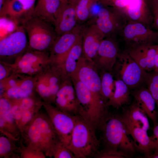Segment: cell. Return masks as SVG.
Listing matches in <instances>:
<instances>
[{"mask_svg":"<svg viewBox=\"0 0 158 158\" xmlns=\"http://www.w3.org/2000/svg\"><path fill=\"white\" fill-rule=\"evenodd\" d=\"M20 133V140L24 145L42 152L51 158L56 146L61 141L47 113L40 111Z\"/></svg>","mask_w":158,"mask_h":158,"instance_id":"cell-1","label":"cell"},{"mask_svg":"<svg viewBox=\"0 0 158 158\" xmlns=\"http://www.w3.org/2000/svg\"><path fill=\"white\" fill-rule=\"evenodd\" d=\"M71 75L76 77L89 89L91 93L97 120L99 122L104 121L108 117L110 112L101 95L100 77L93 63L86 59L83 55Z\"/></svg>","mask_w":158,"mask_h":158,"instance_id":"cell-2","label":"cell"},{"mask_svg":"<svg viewBox=\"0 0 158 158\" xmlns=\"http://www.w3.org/2000/svg\"><path fill=\"white\" fill-rule=\"evenodd\" d=\"M100 130L103 148L120 151L131 157L137 152L134 141L129 137L119 115L111 113Z\"/></svg>","mask_w":158,"mask_h":158,"instance_id":"cell-3","label":"cell"},{"mask_svg":"<svg viewBox=\"0 0 158 158\" xmlns=\"http://www.w3.org/2000/svg\"><path fill=\"white\" fill-rule=\"evenodd\" d=\"M96 129L79 115L75 116V123L68 148L75 158L92 157L99 150L100 141Z\"/></svg>","mask_w":158,"mask_h":158,"instance_id":"cell-4","label":"cell"},{"mask_svg":"<svg viewBox=\"0 0 158 158\" xmlns=\"http://www.w3.org/2000/svg\"><path fill=\"white\" fill-rule=\"evenodd\" d=\"M28 38V48L41 51H49L57 37L54 25L34 14L21 25Z\"/></svg>","mask_w":158,"mask_h":158,"instance_id":"cell-5","label":"cell"},{"mask_svg":"<svg viewBox=\"0 0 158 158\" xmlns=\"http://www.w3.org/2000/svg\"><path fill=\"white\" fill-rule=\"evenodd\" d=\"M47 66L35 78V88L46 103H54L56 96L64 76L61 70L53 65Z\"/></svg>","mask_w":158,"mask_h":158,"instance_id":"cell-6","label":"cell"},{"mask_svg":"<svg viewBox=\"0 0 158 158\" xmlns=\"http://www.w3.org/2000/svg\"><path fill=\"white\" fill-rule=\"evenodd\" d=\"M116 63L118 78L123 80L130 89H135L145 83L147 72L124 51L119 52Z\"/></svg>","mask_w":158,"mask_h":158,"instance_id":"cell-7","label":"cell"},{"mask_svg":"<svg viewBox=\"0 0 158 158\" xmlns=\"http://www.w3.org/2000/svg\"><path fill=\"white\" fill-rule=\"evenodd\" d=\"M51 61L49 51H41L28 48L17 58L11 67L17 73L29 76H36L47 66Z\"/></svg>","mask_w":158,"mask_h":158,"instance_id":"cell-8","label":"cell"},{"mask_svg":"<svg viewBox=\"0 0 158 158\" xmlns=\"http://www.w3.org/2000/svg\"><path fill=\"white\" fill-rule=\"evenodd\" d=\"M127 22L121 11L104 6L99 10L95 23L105 38H114L117 34H120Z\"/></svg>","mask_w":158,"mask_h":158,"instance_id":"cell-9","label":"cell"},{"mask_svg":"<svg viewBox=\"0 0 158 158\" xmlns=\"http://www.w3.org/2000/svg\"><path fill=\"white\" fill-rule=\"evenodd\" d=\"M43 106L60 140L68 147L75 125V116L63 112L51 104L43 102Z\"/></svg>","mask_w":158,"mask_h":158,"instance_id":"cell-10","label":"cell"},{"mask_svg":"<svg viewBox=\"0 0 158 158\" xmlns=\"http://www.w3.org/2000/svg\"><path fill=\"white\" fill-rule=\"evenodd\" d=\"M84 27L79 24L71 31L57 37L49 51L52 64L61 67L69 51L82 37Z\"/></svg>","mask_w":158,"mask_h":158,"instance_id":"cell-11","label":"cell"},{"mask_svg":"<svg viewBox=\"0 0 158 158\" xmlns=\"http://www.w3.org/2000/svg\"><path fill=\"white\" fill-rule=\"evenodd\" d=\"M54 104L56 107L63 112L73 116L79 115L81 107L70 77L63 78Z\"/></svg>","mask_w":158,"mask_h":158,"instance_id":"cell-12","label":"cell"},{"mask_svg":"<svg viewBox=\"0 0 158 158\" xmlns=\"http://www.w3.org/2000/svg\"><path fill=\"white\" fill-rule=\"evenodd\" d=\"M26 34L24 29L20 25L13 32L1 39V58L19 56L22 54L28 47Z\"/></svg>","mask_w":158,"mask_h":158,"instance_id":"cell-13","label":"cell"},{"mask_svg":"<svg viewBox=\"0 0 158 158\" xmlns=\"http://www.w3.org/2000/svg\"><path fill=\"white\" fill-rule=\"evenodd\" d=\"M120 34L127 45L158 41V32L139 22L128 21Z\"/></svg>","mask_w":158,"mask_h":158,"instance_id":"cell-14","label":"cell"},{"mask_svg":"<svg viewBox=\"0 0 158 158\" xmlns=\"http://www.w3.org/2000/svg\"><path fill=\"white\" fill-rule=\"evenodd\" d=\"M118 51V44L114 38H104L93 61L97 70L111 71L116 62Z\"/></svg>","mask_w":158,"mask_h":158,"instance_id":"cell-15","label":"cell"},{"mask_svg":"<svg viewBox=\"0 0 158 158\" xmlns=\"http://www.w3.org/2000/svg\"><path fill=\"white\" fill-rule=\"evenodd\" d=\"M157 44L142 43L127 45L125 50L144 70L154 71Z\"/></svg>","mask_w":158,"mask_h":158,"instance_id":"cell-16","label":"cell"},{"mask_svg":"<svg viewBox=\"0 0 158 158\" xmlns=\"http://www.w3.org/2000/svg\"><path fill=\"white\" fill-rule=\"evenodd\" d=\"M0 130L3 135L16 141L21 138V133L11 110L9 100L3 96L0 99Z\"/></svg>","mask_w":158,"mask_h":158,"instance_id":"cell-17","label":"cell"},{"mask_svg":"<svg viewBox=\"0 0 158 158\" xmlns=\"http://www.w3.org/2000/svg\"><path fill=\"white\" fill-rule=\"evenodd\" d=\"M104 35L95 23L84 26L82 35L83 56L93 62Z\"/></svg>","mask_w":158,"mask_h":158,"instance_id":"cell-18","label":"cell"},{"mask_svg":"<svg viewBox=\"0 0 158 158\" xmlns=\"http://www.w3.org/2000/svg\"><path fill=\"white\" fill-rule=\"evenodd\" d=\"M121 108L119 116L126 126L140 127L147 131L150 129L148 117L135 100Z\"/></svg>","mask_w":158,"mask_h":158,"instance_id":"cell-19","label":"cell"},{"mask_svg":"<svg viewBox=\"0 0 158 158\" xmlns=\"http://www.w3.org/2000/svg\"><path fill=\"white\" fill-rule=\"evenodd\" d=\"M78 23L75 5L64 4L57 13L54 25L57 36L71 31Z\"/></svg>","mask_w":158,"mask_h":158,"instance_id":"cell-20","label":"cell"},{"mask_svg":"<svg viewBox=\"0 0 158 158\" xmlns=\"http://www.w3.org/2000/svg\"><path fill=\"white\" fill-rule=\"evenodd\" d=\"M146 0H131L122 11L128 21L140 23L148 27L153 23V16L147 6Z\"/></svg>","mask_w":158,"mask_h":158,"instance_id":"cell-21","label":"cell"},{"mask_svg":"<svg viewBox=\"0 0 158 158\" xmlns=\"http://www.w3.org/2000/svg\"><path fill=\"white\" fill-rule=\"evenodd\" d=\"M125 126L127 134L133 138L137 152L144 154L145 157L150 158L154 150V141L151 136H149L147 131L140 127Z\"/></svg>","mask_w":158,"mask_h":158,"instance_id":"cell-22","label":"cell"},{"mask_svg":"<svg viewBox=\"0 0 158 158\" xmlns=\"http://www.w3.org/2000/svg\"><path fill=\"white\" fill-rule=\"evenodd\" d=\"M130 95L148 118L152 121L154 126L158 121V114L156 107V102L148 88L140 87L130 92Z\"/></svg>","mask_w":158,"mask_h":158,"instance_id":"cell-23","label":"cell"},{"mask_svg":"<svg viewBox=\"0 0 158 158\" xmlns=\"http://www.w3.org/2000/svg\"><path fill=\"white\" fill-rule=\"evenodd\" d=\"M34 14L54 26L59 11L65 4L61 0H37Z\"/></svg>","mask_w":158,"mask_h":158,"instance_id":"cell-24","label":"cell"},{"mask_svg":"<svg viewBox=\"0 0 158 158\" xmlns=\"http://www.w3.org/2000/svg\"><path fill=\"white\" fill-rule=\"evenodd\" d=\"M24 76L14 87L6 89L3 96L12 99H20L30 96L35 88V78Z\"/></svg>","mask_w":158,"mask_h":158,"instance_id":"cell-25","label":"cell"},{"mask_svg":"<svg viewBox=\"0 0 158 158\" xmlns=\"http://www.w3.org/2000/svg\"><path fill=\"white\" fill-rule=\"evenodd\" d=\"M115 90L112 96L106 103L107 107L111 106L117 109L130 104V92L126 84L122 80H115Z\"/></svg>","mask_w":158,"mask_h":158,"instance_id":"cell-26","label":"cell"},{"mask_svg":"<svg viewBox=\"0 0 158 158\" xmlns=\"http://www.w3.org/2000/svg\"><path fill=\"white\" fill-rule=\"evenodd\" d=\"M83 55L82 37L69 51L60 68L64 75L70 77L74 72Z\"/></svg>","mask_w":158,"mask_h":158,"instance_id":"cell-27","label":"cell"},{"mask_svg":"<svg viewBox=\"0 0 158 158\" xmlns=\"http://www.w3.org/2000/svg\"><path fill=\"white\" fill-rule=\"evenodd\" d=\"M14 140L3 135L0 137V158H20L18 146Z\"/></svg>","mask_w":158,"mask_h":158,"instance_id":"cell-28","label":"cell"},{"mask_svg":"<svg viewBox=\"0 0 158 158\" xmlns=\"http://www.w3.org/2000/svg\"><path fill=\"white\" fill-rule=\"evenodd\" d=\"M109 72L102 71L100 75L101 94L106 103L113 95L115 90V80Z\"/></svg>","mask_w":158,"mask_h":158,"instance_id":"cell-29","label":"cell"},{"mask_svg":"<svg viewBox=\"0 0 158 158\" xmlns=\"http://www.w3.org/2000/svg\"><path fill=\"white\" fill-rule=\"evenodd\" d=\"M98 0H79L75 5L76 15L78 23L87 21L90 16L92 6Z\"/></svg>","mask_w":158,"mask_h":158,"instance_id":"cell-30","label":"cell"},{"mask_svg":"<svg viewBox=\"0 0 158 158\" xmlns=\"http://www.w3.org/2000/svg\"><path fill=\"white\" fill-rule=\"evenodd\" d=\"M145 83L155 100L158 114V72H148Z\"/></svg>","mask_w":158,"mask_h":158,"instance_id":"cell-31","label":"cell"},{"mask_svg":"<svg viewBox=\"0 0 158 158\" xmlns=\"http://www.w3.org/2000/svg\"><path fill=\"white\" fill-rule=\"evenodd\" d=\"M18 142V150L20 158H45L46 157V156L43 152L25 146L20 140Z\"/></svg>","mask_w":158,"mask_h":158,"instance_id":"cell-32","label":"cell"},{"mask_svg":"<svg viewBox=\"0 0 158 158\" xmlns=\"http://www.w3.org/2000/svg\"><path fill=\"white\" fill-rule=\"evenodd\" d=\"M43 104V102H41L32 108L23 111L22 118L18 126L20 132L23 127L31 120L34 116L39 111Z\"/></svg>","mask_w":158,"mask_h":158,"instance_id":"cell-33","label":"cell"},{"mask_svg":"<svg viewBox=\"0 0 158 158\" xmlns=\"http://www.w3.org/2000/svg\"><path fill=\"white\" fill-rule=\"evenodd\" d=\"M95 158H127L131 157L122 152L111 149L103 148L99 150L93 156Z\"/></svg>","mask_w":158,"mask_h":158,"instance_id":"cell-34","label":"cell"},{"mask_svg":"<svg viewBox=\"0 0 158 158\" xmlns=\"http://www.w3.org/2000/svg\"><path fill=\"white\" fill-rule=\"evenodd\" d=\"M52 157L54 158H75L69 149L61 141L59 142L55 147Z\"/></svg>","mask_w":158,"mask_h":158,"instance_id":"cell-35","label":"cell"},{"mask_svg":"<svg viewBox=\"0 0 158 158\" xmlns=\"http://www.w3.org/2000/svg\"><path fill=\"white\" fill-rule=\"evenodd\" d=\"M131 0H98L104 6L115 8L121 11L129 4Z\"/></svg>","mask_w":158,"mask_h":158,"instance_id":"cell-36","label":"cell"},{"mask_svg":"<svg viewBox=\"0 0 158 158\" xmlns=\"http://www.w3.org/2000/svg\"><path fill=\"white\" fill-rule=\"evenodd\" d=\"M7 98L10 102L12 113L18 127L23 114V110L20 107L19 99Z\"/></svg>","mask_w":158,"mask_h":158,"instance_id":"cell-37","label":"cell"},{"mask_svg":"<svg viewBox=\"0 0 158 158\" xmlns=\"http://www.w3.org/2000/svg\"><path fill=\"white\" fill-rule=\"evenodd\" d=\"M153 134L151 135L154 142V154L158 152V121L153 128Z\"/></svg>","mask_w":158,"mask_h":158,"instance_id":"cell-38","label":"cell"},{"mask_svg":"<svg viewBox=\"0 0 158 158\" xmlns=\"http://www.w3.org/2000/svg\"><path fill=\"white\" fill-rule=\"evenodd\" d=\"M8 72L6 67L2 63L0 64V80L2 81L7 78Z\"/></svg>","mask_w":158,"mask_h":158,"instance_id":"cell-39","label":"cell"},{"mask_svg":"<svg viewBox=\"0 0 158 158\" xmlns=\"http://www.w3.org/2000/svg\"><path fill=\"white\" fill-rule=\"evenodd\" d=\"M153 25L158 30V9H153Z\"/></svg>","mask_w":158,"mask_h":158,"instance_id":"cell-40","label":"cell"},{"mask_svg":"<svg viewBox=\"0 0 158 158\" xmlns=\"http://www.w3.org/2000/svg\"><path fill=\"white\" fill-rule=\"evenodd\" d=\"M158 72V44H157V51L155 58V66L154 71Z\"/></svg>","mask_w":158,"mask_h":158,"instance_id":"cell-41","label":"cell"},{"mask_svg":"<svg viewBox=\"0 0 158 158\" xmlns=\"http://www.w3.org/2000/svg\"><path fill=\"white\" fill-rule=\"evenodd\" d=\"M151 3L152 9H158V0H151Z\"/></svg>","mask_w":158,"mask_h":158,"instance_id":"cell-42","label":"cell"},{"mask_svg":"<svg viewBox=\"0 0 158 158\" xmlns=\"http://www.w3.org/2000/svg\"><path fill=\"white\" fill-rule=\"evenodd\" d=\"M79 0H69V3L73 4L75 5Z\"/></svg>","mask_w":158,"mask_h":158,"instance_id":"cell-43","label":"cell"},{"mask_svg":"<svg viewBox=\"0 0 158 158\" xmlns=\"http://www.w3.org/2000/svg\"><path fill=\"white\" fill-rule=\"evenodd\" d=\"M150 158H158V152L153 154L150 157Z\"/></svg>","mask_w":158,"mask_h":158,"instance_id":"cell-44","label":"cell"},{"mask_svg":"<svg viewBox=\"0 0 158 158\" xmlns=\"http://www.w3.org/2000/svg\"><path fill=\"white\" fill-rule=\"evenodd\" d=\"M4 1L5 0H0V8L1 7Z\"/></svg>","mask_w":158,"mask_h":158,"instance_id":"cell-45","label":"cell"},{"mask_svg":"<svg viewBox=\"0 0 158 158\" xmlns=\"http://www.w3.org/2000/svg\"><path fill=\"white\" fill-rule=\"evenodd\" d=\"M63 3L66 4L69 3V0H61Z\"/></svg>","mask_w":158,"mask_h":158,"instance_id":"cell-46","label":"cell"}]
</instances>
